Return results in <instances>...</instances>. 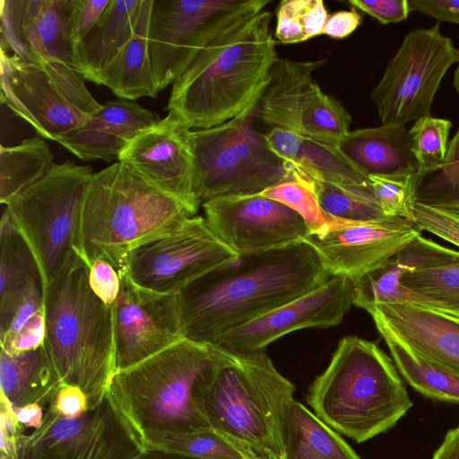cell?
Listing matches in <instances>:
<instances>
[{"mask_svg": "<svg viewBox=\"0 0 459 459\" xmlns=\"http://www.w3.org/2000/svg\"><path fill=\"white\" fill-rule=\"evenodd\" d=\"M330 276L304 241L240 256L178 294L185 338L213 344L226 332L302 296Z\"/></svg>", "mask_w": 459, "mask_h": 459, "instance_id": "1", "label": "cell"}, {"mask_svg": "<svg viewBox=\"0 0 459 459\" xmlns=\"http://www.w3.org/2000/svg\"><path fill=\"white\" fill-rule=\"evenodd\" d=\"M268 11L225 29L173 82L167 110L190 129L223 124L258 106L279 58Z\"/></svg>", "mask_w": 459, "mask_h": 459, "instance_id": "2", "label": "cell"}, {"mask_svg": "<svg viewBox=\"0 0 459 459\" xmlns=\"http://www.w3.org/2000/svg\"><path fill=\"white\" fill-rule=\"evenodd\" d=\"M212 360L209 344L185 339L114 374L107 398L143 452L163 436L212 429L198 401Z\"/></svg>", "mask_w": 459, "mask_h": 459, "instance_id": "3", "label": "cell"}, {"mask_svg": "<svg viewBox=\"0 0 459 459\" xmlns=\"http://www.w3.org/2000/svg\"><path fill=\"white\" fill-rule=\"evenodd\" d=\"M209 345L213 360L198 401L210 426L253 459H284L281 418L294 385L264 351L240 353Z\"/></svg>", "mask_w": 459, "mask_h": 459, "instance_id": "4", "label": "cell"}, {"mask_svg": "<svg viewBox=\"0 0 459 459\" xmlns=\"http://www.w3.org/2000/svg\"><path fill=\"white\" fill-rule=\"evenodd\" d=\"M307 402L322 421L357 443L387 431L412 406L392 358L354 335L339 342Z\"/></svg>", "mask_w": 459, "mask_h": 459, "instance_id": "5", "label": "cell"}, {"mask_svg": "<svg viewBox=\"0 0 459 459\" xmlns=\"http://www.w3.org/2000/svg\"><path fill=\"white\" fill-rule=\"evenodd\" d=\"M89 269L76 255L47 284L45 342L63 385L80 387L94 408L117 368L112 307L91 289Z\"/></svg>", "mask_w": 459, "mask_h": 459, "instance_id": "6", "label": "cell"}, {"mask_svg": "<svg viewBox=\"0 0 459 459\" xmlns=\"http://www.w3.org/2000/svg\"><path fill=\"white\" fill-rule=\"evenodd\" d=\"M194 216L176 199L117 161L93 173L82 221V259H105L117 271L146 239Z\"/></svg>", "mask_w": 459, "mask_h": 459, "instance_id": "7", "label": "cell"}, {"mask_svg": "<svg viewBox=\"0 0 459 459\" xmlns=\"http://www.w3.org/2000/svg\"><path fill=\"white\" fill-rule=\"evenodd\" d=\"M93 172L68 160L7 204L34 251L47 284L76 255L82 258V221Z\"/></svg>", "mask_w": 459, "mask_h": 459, "instance_id": "8", "label": "cell"}, {"mask_svg": "<svg viewBox=\"0 0 459 459\" xmlns=\"http://www.w3.org/2000/svg\"><path fill=\"white\" fill-rule=\"evenodd\" d=\"M258 106L219 126L191 131L198 195L211 199L258 195L294 179L253 126Z\"/></svg>", "mask_w": 459, "mask_h": 459, "instance_id": "9", "label": "cell"}, {"mask_svg": "<svg viewBox=\"0 0 459 459\" xmlns=\"http://www.w3.org/2000/svg\"><path fill=\"white\" fill-rule=\"evenodd\" d=\"M85 81L65 63L28 61L1 50V102L42 138L57 142L101 108Z\"/></svg>", "mask_w": 459, "mask_h": 459, "instance_id": "10", "label": "cell"}, {"mask_svg": "<svg viewBox=\"0 0 459 459\" xmlns=\"http://www.w3.org/2000/svg\"><path fill=\"white\" fill-rule=\"evenodd\" d=\"M270 0H152L149 51L157 92L174 82L233 22Z\"/></svg>", "mask_w": 459, "mask_h": 459, "instance_id": "11", "label": "cell"}, {"mask_svg": "<svg viewBox=\"0 0 459 459\" xmlns=\"http://www.w3.org/2000/svg\"><path fill=\"white\" fill-rule=\"evenodd\" d=\"M459 49L439 22L407 33L370 93L381 125H403L430 115L433 99Z\"/></svg>", "mask_w": 459, "mask_h": 459, "instance_id": "12", "label": "cell"}, {"mask_svg": "<svg viewBox=\"0 0 459 459\" xmlns=\"http://www.w3.org/2000/svg\"><path fill=\"white\" fill-rule=\"evenodd\" d=\"M239 257L213 233L205 218L195 215L134 247L119 271L138 287L178 295L202 275Z\"/></svg>", "mask_w": 459, "mask_h": 459, "instance_id": "13", "label": "cell"}, {"mask_svg": "<svg viewBox=\"0 0 459 459\" xmlns=\"http://www.w3.org/2000/svg\"><path fill=\"white\" fill-rule=\"evenodd\" d=\"M325 62L278 58L258 104L257 115L263 122L271 129L338 146L350 133L351 117L313 78L314 71Z\"/></svg>", "mask_w": 459, "mask_h": 459, "instance_id": "14", "label": "cell"}, {"mask_svg": "<svg viewBox=\"0 0 459 459\" xmlns=\"http://www.w3.org/2000/svg\"><path fill=\"white\" fill-rule=\"evenodd\" d=\"M47 406L42 425L29 435H17L6 459H136L143 452L107 396L82 416H61Z\"/></svg>", "mask_w": 459, "mask_h": 459, "instance_id": "15", "label": "cell"}, {"mask_svg": "<svg viewBox=\"0 0 459 459\" xmlns=\"http://www.w3.org/2000/svg\"><path fill=\"white\" fill-rule=\"evenodd\" d=\"M202 205L213 233L240 256L302 242L310 234L295 211L261 195L219 197Z\"/></svg>", "mask_w": 459, "mask_h": 459, "instance_id": "16", "label": "cell"}, {"mask_svg": "<svg viewBox=\"0 0 459 459\" xmlns=\"http://www.w3.org/2000/svg\"><path fill=\"white\" fill-rule=\"evenodd\" d=\"M191 131L179 117L169 112L166 117L138 133L117 160L178 201L195 216L202 204Z\"/></svg>", "mask_w": 459, "mask_h": 459, "instance_id": "17", "label": "cell"}, {"mask_svg": "<svg viewBox=\"0 0 459 459\" xmlns=\"http://www.w3.org/2000/svg\"><path fill=\"white\" fill-rule=\"evenodd\" d=\"M118 273L121 287L112 306L117 371L186 339L177 294L143 289Z\"/></svg>", "mask_w": 459, "mask_h": 459, "instance_id": "18", "label": "cell"}, {"mask_svg": "<svg viewBox=\"0 0 459 459\" xmlns=\"http://www.w3.org/2000/svg\"><path fill=\"white\" fill-rule=\"evenodd\" d=\"M422 230L411 221L383 217L371 221H347L303 240L316 253L331 276L356 281L385 267Z\"/></svg>", "mask_w": 459, "mask_h": 459, "instance_id": "19", "label": "cell"}, {"mask_svg": "<svg viewBox=\"0 0 459 459\" xmlns=\"http://www.w3.org/2000/svg\"><path fill=\"white\" fill-rule=\"evenodd\" d=\"M351 305V281L330 276L302 296L226 332L213 344L240 353L264 351L268 344L293 331L339 325Z\"/></svg>", "mask_w": 459, "mask_h": 459, "instance_id": "20", "label": "cell"}, {"mask_svg": "<svg viewBox=\"0 0 459 459\" xmlns=\"http://www.w3.org/2000/svg\"><path fill=\"white\" fill-rule=\"evenodd\" d=\"M75 4L76 0H1V50L28 61L74 67Z\"/></svg>", "mask_w": 459, "mask_h": 459, "instance_id": "21", "label": "cell"}, {"mask_svg": "<svg viewBox=\"0 0 459 459\" xmlns=\"http://www.w3.org/2000/svg\"><path fill=\"white\" fill-rule=\"evenodd\" d=\"M367 312L419 357L459 376V318L406 303L381 304Z\"/></svg>", "mask_w": 459, "mask_h": 459, "instance_id": "22", "label": "cell"}, {"mask_svg": "<svg viewBox=\"0 0 459 459\" xmlns=\"http://www.w3.org/2000/svg\"><path fill=\"white\" fill-rule=\"evenodd\" d=\"M160 119L158 114L133 100H109L57 143L82 160L110 161L118 158L138 133Z\"/></svg>", "mask_w": 459, "mask_h": 459, "instance_id": "23", "label": "cell"}, {"mask_svg": "<svg viewBox=\"0 0 459 459\" xmlns=\"http://www.w3.org/2000/svg\"><path fill=\"white\" fill-rule=\"evenodd\" d=\"M269 148L286 164L291 175L309 177L344 186H371L368 176L339 150L295 133L273 128L264 134Z\"/></svg>", "mask_w": 459, "mask_h": 459, "instance_id": "24", "label": "cell"}, {"mask_svg": "<svg viewBox=\"0 0 459 459\" xmlns=\"http://www.w3.org/2000/svg\"><path fill=\"white\" fill-rule=\"evenodd\" d=\"M338 148L368 178L420 174L409 130L403 125H381L350 131Z\"/></svg>", "mask_w": 459, "mask_h": 459, "instance_id": "25", "label": "cell"}, {"mask_svg": "<svg viewBox=\"0 0 459 459\" xmlns=\"http://www.w3.org/2000/svg\"><path fill=\"white\" fill-rule=\"evenodd\" d=\"M37 289H46L40 264L5 206L0 222V333L22 299Z\"/></svg>", "mask_w": 459, "mask_h": 459, "instance_id": "26", "label": "cell"}, {"mask_svg": "<svg viewBox=\"0 0 459 459\" xmlns=\"http://www.w3.org/2000/svg\"><path fill=\"white\" fill-rule=\"evenodd\" d=\"M1 403L13 414L27 404L48 406L63 385L46 345L0 354Z\"/></svg>", "mask_w": 459, "mask_h": 459, "instance_id": "27", "label": "cell"}, {"mask_svg": "<svg viewBox=\"0 0 459 459\" xmlns=\"http://www.w3.org/2000/svg\"><path fill=\"white\" fill-rule=\"evenodd\" d=\"M143 0H110L102 16L79 44L74 67L96 84L103 85L108 67L132 38Z\"/></svg>", "mask_w": 459, "mask_h": 459, "instance_id": "28", "label": "cell"}, {"mask_svg": "<svg viewBox=\"0 0 459 459\" xmlns=\"http://www.w3.org/2000/svg\"><path fill=\"white\" fill-rule=\"evenodd\" d=\"M284 459H360L345 440L294 398L281 427Z\"/></svg>", "mask_w": 459, "mask_h": 459, "instance_id": "29", "label": "cell"}, {"mask_svg": "<svg viewBox=\"0 0 459 459\" xmlns=\"http://www.w3.org/2000/svg\"><path fill=\"white\" fill-rule=\"evenodd\" d=\"M152 0H143L141 13L130 40L111 62L103 85L123 100H136L155 97L152 67L149 51V22Z\"/></svg>", "mask_w": 459, "mask_h": 459, "instance_id": "30", "label": "cell"}, {"mask_svg": "<svg viewBox=\"0 0 459 459\" xmlns=\"http://www.w3.org/2000/svg\"><path fill=\"white\" fill-rule=\"evenodd\" d=\"M54 155L42 137L0 148V202L7 204L20 193L43 178L51 169Z\"/></svg>", "mask_w": 459, "mask_h": 459, "instance_id": "31", "label": "cell"}, {"mask_svg": "<svg viewBox=\"0 0 459 459\" xmlns=\"http://www.w3.org/2000/svg\"><path fill=\"white\" fill-rule=\"evenodd\" d=\"M376 327L398 372L414 390L429 398L459 404V376L424 360L383 325Z\"/></svg>", "mask_w": 459, "mask_h": 459, "instance_id": "32", "label": "cell"}, {"mask_svg": "<svg viewBox=\"0 0 459 459\" xmlns=\"http://www.w3.org/2000/svg\"><path fill=\"white\" fill-rule=\"evenodd\" d=\"M316 196L328 214L350 221H371L384 215L371 186H344L328 183L306 176L293 175Z\"/></svg>", "mask_w": 459, "mask_h": 459, "instance_id": "33", "label": "cell"}, {"mask_svg": "<svg viewBox=\"0 0 459 459\" xmlns=\"http://www.w3.org/2000/svg\"><path fill=\"white\" fill-rule=\"evenodd\" d=\"M401 283L459 318V261L408 273Z\"/></svg>", "mask_w": 459, "mask_h": 459, "instance_id": "34", "label": "cell"}, {"mask_svg": "<svg viewBox=\"0 0 459 459\" xmlns=\"http://www.w3.org/2000/svg\"><path fill=\"white\" fill-rule=\"evenodd\" d=\"M168 449L201 459H253L239 446L213 429L163 436L151 441L146 448Z\"/></svg>", "mask_w": 459, "mask_h": 459, "instance_id": "35", "label": "cell"}, {"mask_svg": "<svg viewBox=\"0 0 459 459\" xmlns=\"http://www.w3.org/2000/svg\"><path fill=\"white\" fill-rule=\"evenodd\" d=\"M258 195L276 200L295 211L306 222L310 234L326 232L350 221L325 212L314 194L297 179L281 182Z\"/></svg>", "mask_w": 459, "mask_h": 459, "instance_id": "36", "label": "cell"}, {"mask_svg": "<svg viewBox=\"0 0 459 459\" xmlns=\"http://www.w3.org/2000/svg\"><path fill=\"white\" fill-rule=\"evenodd\" d=\"M451 126L450 120L429 115L416 120L409 130L420 174L444 165Z\"/></svg>", "mask_w": 459, "mask_h": 459, "instance_id": "37", "label": "cell"}, {"mask_svg": "<svg viewBox=\"0 0 459 459\" xmlns=\"http://www.w3.org/2000/svg\"><path fill=\"white\" fill-rule=\"evenodd\" d=\"M419 174L370 176L375 197L386 217L414 222L415 191Z\"/></svg>", "mask_w": 459, "mask_h": 459, "instance_id": "38", "label": "cell"}, {"mask_svg": "<svg viewBox=\"0 0 459 459\" xmlns=\"http://www.w3.org/2000/svg\"><path fill=\"white\" fill-rule=\"evenodd\" d=\"M415 198L428 205L459 209V162L419 174Z\"/></svg>", "mask_w": 459, "mask_h": 459, "instance_id": "39", "label": "cell"}, {"mask_svg": "<svg viewBox=\"0 0 459 459\" xmlns=\"http://www.w3.org/2000/svg\"><path fill=\"white\" fill-rule=\"evenodd\" d=\"M414 223L421 230L428 231L459 247V209H449L416 202Z\"/></svg>", "mask_w": 459, "mask_h": 459, "instance_id": "40", "label": "cell"}, {"mask_svg": "<svg viewBox=\"0 0 459 459\" xmlns=\"http://www.w3.org/2000/svg\"><path fill=\"white\" fill-rule=\"evenodd\" d=\"M310 0H285L277 11L276 39L282 44L306 41L302 16Z\"/></svg>", "mask_w": 459, "mask_h": 459, "instance_id": "41", "label": "cell"}, {"mask_svg": "<svg viewBox=\"0 0 459 459\" xmlns=\"http://www.w3.org/2000/svg\"><path fill=\"white\" fill-rule=\"evenodd\" d=\"M89 283L94 294L111 307L121 287L117 269L105 259H96L90 265Z\"/></svg>", "mask_w": 459, "mask_h": 459, "instance_id": "42", "label": "cell"}, {"mask_svg": "<svg viewBox=\"0 0 459 459\" xmlns=\"http://www.w3.org/2000/svg\"><path fill=\"white\" fill-rule=\"evenodd\" d=\"M109 2L110 0H76L72 29L75 51L79 44L97 24Z\"/></svg>", "mask_w": 459, "mask_h": 459, "instance_id": "43", "label": "cell"}, {"mask_svg": "<svg viewBox=\"0 0 459 459\" xmlns=\"http://www.w3.org/2000/svg\"><path fill=\"white\" fill-rule=\"evenodd\" d=\"M349 4L383 24L403 22L411 13L407 0H351Z\"/></svg>", "mask_w": 459, "mask_h": 459, "instance_id": "44", "label": "cell"}, {"mask_svg": "<svg viewBox=\"0 0 459 459\" xmlns=\"http://www.w3.org/2000/svg\"><path fill=\"white\" fill-rule=\"evenodd\" d=\"M55 410L64 417L77 418L89 408V400L84 392L76 385H63L53 403Z\"/></svg>", "mask_w": 459, "mask_h": 459, "instance_id": "45", "label": "cell"}, {"mask_svg": "<svg viewBox=\"0 0 459 459\" xmlns=\"http://www.w3.org/2000/svg\"><path fill=\"white\" fill-rule=\"evenodd\" d=\"M410 9L439 22L459 24V0H411Z\"/></svg>", "mask_w": 459, "mask_h": 459, "instance_id": "46", "label": "cell"}, {"mask_svg": "<svg viewBox=\"0 0 459 459\" xmlns=\"http://www.w3.org/2000/svg\"><path fill=\"white\" fill-rule=\"evenodd\" d=\"M361 15L355 8L338 11L328 16L323 34L336 39L350 36L361 23Z\"/></svg>", "mask_w": 459, "mask_h": 459, "instance_id": "47", "label": "cell"}, {"mask_svg": "<svg viewBox=\"0 0 459 459\" xmlns=\"http://www.w3.org/2000/svg\"><path fill=\"white\" fill-rule=\"evenodd\" d=\"M328 13L322 0H310L302 16V25L307 40L323 35Z\"/></svg>", "mask_w": 459, "mask_h": 459, "instance_id": "48", "label": "cell"}, {"mask_svg": "<svg viewBox=\"0 0 459 459\" xmlns=\"http://www.w3.org/2000/svg\"><path fill=\"white\" fill-rule=\"evenodd\" d=\"M44 410L38 403L24 405L14 411V417L18 424L23 428L39 429L44 420Z\"/></svg>", "mask_w": 459, "mask_h": 459, "instance_id": "49", "label": "cell"}, {"mask_svg": "<svg viewBox=\"0 0 459 459\" xmlns=\"http://www.w3.org/2000/svg\"><path fill=\"white\" fill-rule=\"evenodd\" d=\"M431 459H459V425L447 431Z\"/></svg>", "mask_w": 459, "mask_h": 459, "instance_id": "50", "label": "cell"}, {"mask_svg": "<svg viewBox=\"0 0 459 459\" xmlns=\"http://www.w3.org/2000/svg\"><path fill=\"white\" fill-rule=\"evenodd\" d=\"M136 459H201L182 453L161 449L151 448L141 453Z\"/></svg>", "mask_w": 459, "mask_h": 459, "instance_id": "51", "label": "cell"}, {"mask_svg": "<svg viewBox=\"0 0 459 459\" xmlns=\"http://www.w3.org/2000/svg\"><path fill=\"white\" fill-rule=\"evenodd\" d=\"M459 162V129L447 146L444 165Z\"/></svg>", "mask_w": 459, "mask_h": 459, "instance_id": "52", "label": "cell"}, {"mask_svg": "<svg viewBox=\"0 0 459 459\" xmlns=\"http://www.w3.org/2000/svg\"><path fill=\"white\" fill-rule=\"evenodd\" d=\"M453 84L456 91L459 92V65L455 72Z\"/></svg>", "mask_w": 459, "mask_h": 459, "instance_id": "53", "label": "cell"}, {"mask_svg": "<svg viewBox=\"0 0 459 459\" xmlns=\"http://www.w3.org/2000/svg\"><path fill=\"white\" fill-rule=\"evenodd\" d=\"M1 459H6V456L3 454H1Z\"/></svg>", "mask_w": 459, "mask_h": 459, "instance_id": "54", "label": "cell"}]
</instances>
